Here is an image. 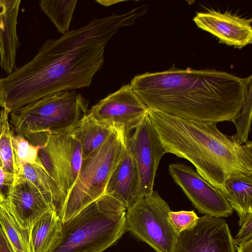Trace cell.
I'll return each instance as SVG.
<instances>
[{"label":"cell","instance_id":"1","mask_svg":"<svg viewBox=\"0 0 252 252\" xmlns=\"http://www.w3.org/2000/svg\"><path fill=\"white\" fill-rule=\"evenodd\" d=\"M128 25L124 14L113 13L46 39L30 61L0 78V106L10 113L57 92L90 87L108 41Z\"/></svg>","mask_w":252,"mask_h":252},{"label":"cell","instance_id":"2","mask_svg":"<svg viewBox=\"0 0 252 252\" xmlns=\"http://www.w3.org/2000/svg\"><path fill=\"white\" fill-rule=\"evenodd\" d=\"M130 86L149 109L190 121L233 123L252 76L240 77L215 69H169L135 76Z\"/></svg>","mask_w":252,"mask_h":252},{"label":"cell","instance_id":"3","mask_svg":"<svg viewBox=\"0 0 252 252\" xmlns=\"http://www.w3.org/2000/svg\"><path fill=\"white\" fill-rule=\"evenodd\" d=\"M149 115L166 154L183 158L213 187L225 192L231 175L252 174V142L234 143L217 123L187 120L149 109Z\"/></svg>","mask_w":252,"mask_h":252},{"label":"cell","instance_id":"4","mask_svg":"<svg viewBox=\"0 0 252 252\" xmlns=\"http://www.w3.org/2000/svg\"><path fill=\"white\" fill-rule=\"evenodd\" d=\"M126 208L104 193L63 223L61 238L52 252H102L126 231Z\"/></svg>","mask_w":252,"mask_h":252},{"label":"cell","instance_id":"5","mask_svg":"<svg viewBox=\"0 0 252 252\" xmlns=\"http://www.w3.org/2000/svg\"><path fill=\"white\" fill-rule=\"evenodd\" d=\"M89 101L74 90L57 92L9 114L13 130L37 146L47 135L71 131L87 114Z\"/></svg>","mask_w":252,"mask_h":252},{"label":"cell","instance_id":"6","mask_svg":"<svg viewBox=\"0 0 252 252\" xmlns=\"http://www.w3.org/2000/svg\"><path fill=\"white\" fill-rule=\"evenodd\" d=\"M128 137L123 129L115 128L97 151L83 160L75 183L58 213L63 223L104 194L126 148Z\"/></svg>","mask_w":252,"mask_h":252},{"label":"cell","instance_id":"7","mask_svg":"<svg viewBox=\"0 0 252 252\" xmlns=\"http://www.w3.org/2000/svg\"><path fill=\"white\" fill-rule=\"evenodd\" d=\"M170 211L168 203L153 191L126 209V231L157 252H174L178 234L169 222Z\"/></svg>","mask_w":252,"mask_h":252},{"label":"cell","instance_id":"8","mask_svg":"<svg viewBox=\"0 0 252 252\" xmlns=\"http://www.w3.org/2000/svg\"><path fill=\"white\" fill-rule=\"evenodd\" d=\"M37 146L40 147V161L65 200L75 183L83 161L79 142L70 131L48 135Z\"/></svg>","mask_w":252,"mask_h":252},{"label":"cell","instance_id":"9","mask_svg":"<svg viewBox=\"0 0 252 252\" xmlns=\"http://www.w3.org/2000/svg\"><path fill=\"white\" fill-rule=\"evenodd\" d=\"M168 168L175 183L199 212L218 218L233 214V210L224 194L203 179L191 166L176 163L170 164Z\"/></svg>","mask_w":252,"mask_h":252},{"label":"cell","instance_id":"10","mask_svg":"<svg viewBox=\"0 0 252 252\" xmlns=\"http://www.w3.org/2000/svg\"><path fill=\"white\" fill-rule=\"evenodd\" d=\"M127 148L137 167L141 197L152 193L160 161L166 153L148 112L128 137Z\"/></svg>","mask_w":252,"mask_h":252},{"label":"cell","instance_id":"11","mask_svg":"<svg viewBox=\"0 0 252 252\" xmlns=\"http://www.w3.org/2000/svg\"><path fill=\"white\" fill-rule=\"evenodd\" d=\"M148 111V107L127 84L99 101L88 114L99 123L122 128L128 135Z\"/></svg>","mask_w":252,"mask_h":252},{"label":"cell","instance_id":"12","mask_svg":"<svg viewBox=\"0 0 252 252\" xmlns=\"http://www.w3.org/2000/svg\"><path fill=\"white\" fill-rule=\"evenodd\" d=\"M235 248L225 220L205 215L178 234L174 252H236Z\"/></svg>","mask_w":252,"mask_h":252},{"label":"cell","instance_id":"13","mask_svg":"<svg viewBox=\"0 0 252 252\" xmlns=\"http://www.w3.org/2000/svg\"><path fill=\"white\" fill-rule=\"evenodd\" d=\"M19 226L30 238L35 224L49 211L53 203L30 181L18 177L2 202Z\"/></svg>","mask_w":252,"mask_h":252},{"label":"cell","instance_id":"14","mask_svg":"<svg viewBox=\"0 0 252 252\" xmlns=\"http://www.w3.org/2000/svg\"><path fill=\"white\" fill-rule=\"evenodd\" d=\"M193 21L198 28L217 37L219 43L241 49L252 42V18L212 9L197 12Z\"/></svg>","mask_w":252,"mask_h":252},{"label":"cell","instance_id":"15","mask_svg":"<svg viewBox=\"0 0 252 252\" xmlns=\"http://www.w3.org/2000/svg\"><path fill=\"white\" fill-rule=\"evenodd\" d=\"M104 193L115 198L126 209L141 197L137 167L127 147L111 174Z\"/></svg>","mask_w":252,"mask_h":252},{"label":"cell","instance_id":"16","mask_svg":"<svg viewBox=\"0 0 252 252\" xmlns=\"http://www.w3.org/2000/svg\"><path fill=\"white\" fill-rule=\"evenodd\" d=\"M21 0H0V67L8 75L16 67L20 45L17 32Z\"/></svg>","mask_w":252,"mask_h":252},{"label":"cell","instance_id":"17","mask_svg":"<svg viewBox=\"0 0 252 252\" xmlns=\"http://www.w3.org/2000/svg\"><path fill=\"white\" fill-rule=\"evenodd\" d=\"M224 195L239 218L240 227L252 215V174L231 175L225 183Z\"/></svg>","mask_w":252,"mask_h":252},{"label":"cell","instance_id":"18","mask_svg":"<svg viewBox=\"0 0 252 252\" xmlns=\"http://www.w3.org/2000/svg\"><path fill=\"white\" fill-rule=\"evenodd\" d=\"M63 222L56 209L46 213L35 224L30 238L31 252H52L60 241Z\"/></svg>","mask_w":252,"mask_h":252},{"label":"cell","instance_id":"19","mask_svg":"<svg viewBox=\"0 0 252 252\" xmlns=\"http://www.w3.org/2000/svg\"><path fill=\"white\" fill-rule=\"evenodd\" d=\"M116 128L103 125L87 114L71 130L79 142L83 160L97 151Z\"/></svg>","mask_w":252,"mask_h":252},{"label":"cell","instance_id":"20","mask_svg":"<svg viewBox=\"0 0 252 252\" xmlns=\"http://www.w3.org/2000/svg\"><path fill=\"white\" fill-rule=\"evenodd\" d=\"M18 168L17 178L22 177L32 183L53 203L58 214L63 205L65 197L41 161L34 164L21 163L18 165Z\"/></svg>","mask_w":252,"mask_h":252},{"label":"cell","instance_id":"21","mask_svg":"<svg viewBox=\"0 0 252 252\" xmlns=\"http://www.w3.org/2000/svg\"><path fill=\"white\" fill-rule=\"evenodd\" d=\"M9 114L4 108L0 111V166L15 182L18 176V168L12 142Z\"/></svg>","mask_w":252,"mask_h":252},{"label":"cell","instance_id":"22","mask_svg":"<svg viewBox=\"0 0 252 252\" xmlns=\"http://www.w3.org/2000/svg\"><path fill=\"white\" fill-rule=\"evenodd\" d=\"M77 3L76 0H41L38 4L58 32L63 35L69 31Z\"/></svg>","mask_w":252,"mask_h":252},{"label":"cell","instance_id":"23","mask_svg":"<svg viewBox=\"0 0 252 252\" xmlns=\"http://www.w3.org/2000/svg\"><path fill=\"white\" fill-rule=\"evenodd\" d=\"M0 224L15 252H31L28 233L19 226L2 202H0Z\"/></svg>","mask_w":252,"mask_h":252},{"label":"cell","instance_id":"24","mask_svg":"<svg viewBox=\"0 0 252 252\" xmlns=\"http://www.w3.org/2000/svg\"><path fill=\"white\" fill-rule=\"evenodd\" d=\"M252 114L251 88L240 112L233 122L236 128V132L230 136L231 139L238 145H243L249 141L248 137L251 129Z\"/></svg>","mask_w":252,"mask_h":252},{"label":"cell","instance_id":"25","mask_svg":"<svg viewBox=\"0 0 252 252\" xmlns=\"http://www.w3.org/2000/svg\"><path fill=\"white\" fill-rule=\"evenodd\" d=\"M12 142L17 165L21 163L34 164L40 162L39 146L33 145L22 135L13 131Z\"/></svg>","mask_w":252,"mask_h":252},{"label":"cell","instance_id":"26","mask_svg":"<svg viewBox=\"0 0 252 252\" xmlns=\"http://www.w3.org/2000/svg\"><path fill=\"white\" fill-rule=\"evenodd\" d=\"M199 218L193 210L171 211L169 214V222L178 234L195 225Z\"/></svg>","mask_w":252,"mask_h":252},{"label":"cell","instance_id":"27","mask_svg":"<svg viewBox=\"0 0 252 252\" xmlns=\"http://www.w3.org/2000/svg\"><path fill=\"white\" fill-rule=\"evenodd\" d=\"M240 227L238 234L233 238L235 247L252 239V215L249 217Z\"/></svg>","mask_w":252,"mask_h":252},{"label":"cell","instance_id":"28","mask_svg":"<svg viewBox=\"0 0 252 252\" xmlns=\"http://www.w3.org/2000/svg\"><path fill=\"white\" fill-rule=\"evenodd\" d=\"M14 183L13 178L0 166V202L5 199L9 189Z\"/></svg>","mask_w":252,"mask_h":252},{"label":"cell","instance_id":"29","mask_svg":"<svg viewBox=\"0 0 252 252\" xmlns=\"http://www.w3.org/2000/svg\"><path fill=\"white\" fill-rule=\"evenodd\" d=\"M0 252H15L4 233L0 224Z\"/></svg>","mask_w":252,"mask_h":252},{"label":"cell","instance_id":"30","mask_svg":"<svg viewBox=\"0 0 252 252\" xmlns=\"http://www.w3.org/2000/svg\"><path fill=\"white\" fill-rule=\"evenodd\" d=\"M237 252H252V239L236 246Z\"/></svg>","mask_w":252,"mask_h":252}]
</instances>
